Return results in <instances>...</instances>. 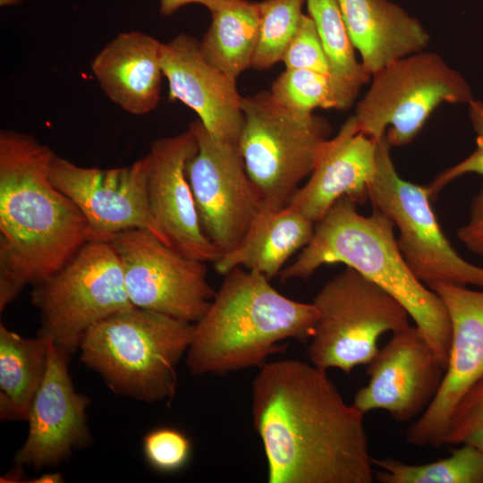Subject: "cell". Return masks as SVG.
Masks as SVG:
<instances>
[{"mask_svg": "<svg viewBox=\"0 0 483 483\" xmlns=\"http://www.w3.org/2000/svg\"><path fill=\"white\" fill-rule=\"evenodd\" d=\"M111 242L134 307L192 324L208 310L216 292L206 262L182 255L142 229L122 232Z\"/></svg>", "mask_w": 483, "mask_h": 483, "instance_id": "11", "label": "cell"}, {"mask_svg": "<svg viewBox=\"0 0 483 483\" xmlns=\"http://www.w3.org/2000/svg\"><path fill=\"white\" fill-rule=\"evenodd\" d=\"M147 166L146 156L129 166L100 169L55 155L50 179L84 216L89 242H111L122 232L142 229L165 243L149 208Z\"/></svg>", "mask_w": 483, "mask_h": 483, "instance_id": "13", "label": "cell"}, {"mask_svg": "<svg viewBox=\"0 0 483 483\" xmlns=\"http://www.w3.org/2000/svg\"><path fill=\"white\" fill-rule=\"evenodd\" d=\"M211 22L200 41L205 59L237 78L252 66L259 30L258 2L226 0L209 12Z\"/></svg>", "mask_w": 483, "mask_h": 483, "instance_id": "24", "label": "cell"}, {"mask_svg": "<svg viewBox=\"0 0 483 483\" xmlns=\"http://www.w3.org/2000/svg\"><path fill=\"white\" fill-rule=\"evenodd\" d=\"M48 340L28 338L0 324V419L27 421L44 380Z\"/></svg>", "mask_w": 483, "mask_h": 483, "instance_id": "23", "label": "cell"}, {"mask_svg": "<svg viewBox=\"0 0 483 483\" xmlns=\"http://www.w3.org/2000/svg\"><path fill=\"white\" fill-rule=\"evenodd\" d=\"M282 62L285 69L311 70L331 77L326 55L315 23L309 14L302 16Z\"/></svg>", "mask_w": 483, "mask_h": 483, "instance_id": "31", "label": "cell"}, {"mask_svg": "<svg viewBox=\"0 0 483 483\" xmlns=\"http://www.w3.org/2000/svg\"><path fill=\"white\" fill-rule=\"evenodd\" d=\"M189 127L198 150L187 164V177L203 230L224 255L242 241L264 208V200L237 143L216 138L199 120Z\"/></svg>", "mask_w": 483, "mask_h": 483, "instance_id": "12", "label": "cell"}, {"mask_svg": "<svg viewBox=\"0 0 483 483\" xmlns=\"http://www.w3.org/2000/svg\"><path fill=\"white\" fill-rule=\"evenodd\" d=\"M55 154L31 135L0 132V311L89 242L87 221L51 182Z\"/></svg>", "mask_w": 483, "mask_h": 483, "instance_id": "2", "label": "cell"}, {"mask_svg": "<svg viewBox=\"0 0 483 483\" xmlns=\"http://www.w3.org/2000/svg\"><path fill=\"white\" fill-rule=\"evenodd\" d=\"M252 420L269 483H371L364 413L326 370L298 360L266 362L253 379Z\"/></svg>", "mask_w": 483, "mask_h": 483, "instance_id": "1", "label": "cell"}, {"mask_svg": "<svg viewBox=\"0 0 483 483\" xmlns=\"http://www.w3.org/2000/svg\"><path fill=\"white\" fill-rule=\"evenodd\" d=\"M242 110L244 123L238 148L247 173L264 207L281 210L312 173L330 124L314 114L307 117L292 114L270 91L242 97Z\"/></svg>", "mask_w": 483, "mask_h": 483, "instance_id": "6", "label": "cell"}, {"mask_svg": "<svg viewBox=\"0 0 483 483\" xmlns=\"http://www.w3.org/2000/svg\"><path fill=\"white\" fill-rule=\"evenodd\" d=\"M40 313L38 335L72 354L86 332L131 304L119 257L111 242H88L61 268L33 285Z\"/></svg>", "mask_w": 483, "mask_h": 483, "instance_id": "8", "label": "cell"}, {"mask_svg": "<svg viewBox=\"0 0 483 483\" xmlns=\"http://www.w3.org/2000/svg\"><path fill=\"white\" fill-rule=\"evenodd\" d=\"M191 445L183 433L171 428L153 429L143 440L146 460L154 469L162 472L180 470L190 457Z\"/></svg>", "mask_w": 483, "mask_h": 483, "instance_id": "30", "label": "cell"}, {"mask_svg": "<svg viewBox=\"0 0 483 483\" xmlns=\"http://www.w3.org/2000/svg\"><path fill=\"white\" fill-rule=\"evenodd\" d=\"M394 225L373 209L362 216L348 196L338 199L316 223L313 236L296 260L279 273L282 282L308 279L324 265L342 263L394 297L447 366L451 322L440 297L411 272L397 245Z\"/></svg>", "mask_w": 483, "mask_h": 483, "instance_id": "3", "label": "cell"}, {"mask_svg": "<svg viewBox=\"0 0 483 483\" xmlns=\"http://www.w3.org/2000/svg\"><path fill=\"white\" fill-rule=\"evenodd\" d=\"M350 39L371 76L423 51L430 36L422 23L389 0H336Z\"/></svg>", "mask_w": 483, "mask_h": 483, "instance_id": "21", "label": "cell"}, {"mask_svg": "<svg viewBox=\"0 0 483 483\" xmlns=\"http://www.w3.org/2000/svg\"><path fill=\"white\" fill-rule=\"evenodd\" d=\"M456 235L470 251L483 257V184L472 199L468 222Z\"/></svg>", "mask_w": 483, "mask_h": 483, "instance_id": "33", "label": "cell"}, {"mask_svg": "<svg viewBox=\"0 0 483 483\" xmlns=\"http://www.w3.org/2000/svg\"><path fill=\"white\" fill-rule=\"evenodd\" d=\"M392 334L367 364L369 380L356 392L352 404L364 414L383 410L405 423L432 402L446 368L415 325Z\"/></svg>", "mask_w": 483, "mask_h": 483, "instance_id": "14", "label": "cell"}, {"mask_svg": "<svg viewBox=\"0 0 483 483\" xmlns=\"http://www.w3.org/2000/svg\"><path fill=\"white\" fill-rule=\"evenodd\" d=\"M162 44L141 31H124L93 58L92 73L106 96L124 112L143 115L160 98Z\"/></svg>", "mask_w": 483, "mask_h": 483, "instance_id": "20", "label": "cell"}, {"mask_svg": "<svg viewBox=\"0 0 483 483\" xmlns=\"http://www.w3.org/2000/svg\"><path fill=\"white\" fill-rule=\"evenodd\" d=\"M468 105L470 122L476 133V149L462 161L442 171L426 185L431 199L446 184L463 174L472 173L483 176V102L472 99Z\"/></svg>", "mask_w": 483, "mask_h": 483, "instance_id": "32", "label": "cell"}, {"mask_svg": "<svg viewBox=\"0 0 483 483\" xmlns=\"http://www.w3.org/2000/svg\"><path fill=\"white\" fill-rule=\"evenodd\" d=\"M161 67L168 81L170 99L191 108L216 138L238 144L244 115L236 79L205 59L200 41L181 33L163 43Z\"/></svg>", "mask_w": 483, "mask_h": 483, "instance_id": "18", "label": "cell"}, {"mask_svg": "<svg viewBox=\"0 0 483 483\" xmlns=\"http://www.w3.org/2000/svg\"><path fill=\"white\" fill-rule=\"evenodd\" d=\"M64 478L62 476L61 473H58V472H54V473H45V474H42L41 476L38 477V478H35V479H31V480H30L29 482H33V483H60V482H64Z\"/></svg>", "mask_w": 483, "mask_h": 483, "instance_id": "35", "label": "cell"}, {"mask_svg": "<svg viewBox=\"0 0 483 483\" xmlns=\"http://www.w3.org/2000/svg\"><path fill=\"white\" fill-rule=\"evenodd\" d=\"M22 469L23 467L16 465V468L1 478V482H22V480H21L24 479Z\"/></svg>", "mask_w": 483, "mask_h": 483, "instance_id": "36", "label": "cell"}, {"mask_svg": "<svg viewBox=\"0 0 483 483\" xmlns=\"http://www.w3.org/2000/svg\"><path fill=\"white\" fill-rule=\"evenodd\" d=\"M22 1L23 0H0V6L1 7L13 6L21 3Z\"/></svg>", "mask_w": 483, "mask_h": 483, "instance_id": "37", "label": "cell"}, {"mask_svg": "<svg viewBox=\"0 0 483 483\" xmlns=\"http://www.w3.org/2000/svg\"><path fill=\"white\" fill-rule=\"evenodd\" d=\"M377 141L358 131L351 115L334 138L322 143L308 182L289 205L316 224L343 196L366 203L377 174Z\"/></svg>", "mask_w": 483, "mask_h": 483, "instance_id": "19", "label": "cell"}, {"mask_svg": "<svg viewBox=\"0 0 483 483\" xmlns=\"http://www.w3.org/2000/svg\"><path fill=\"white\" fill-rule=\"evenodd\" d=\"M205 314L193 323L186 364L195 375L224 376L258 367L284 352L282 342L310 340L318 322L313 303L277 292L263 274L234 267Z\"/></svg>", "mask_w": 483, "mask_h": 483, "instance_id": "4", "label": "cell"}, {"mask_svg": "<svg viewBox=\"0 0 483 483\" xmlns=\"http://www.w3.org/2000/svg\"><path fill=\"white\" fill-rule=\"evenodd\" d=\"M270 92L280 105L298 116H309L316 108L339 109L331 77L311 70L285 69Z\"/></svg>", "mask_w": 483, "mask_h": 483, "instance_id": "28", "label": "cell"}, {"mask_svg": "<svg viewBox=\"0 0 483 483\" xmlns=\"http://www.w3.org/2000/svg\"><path fill=\"white\" fill-rule=\"evenodd\" d=\"M443 301L451 322V345L445 373L432 402L405 432L409 444L436 448L455 406L483 377V291L436 283L428 287Z\"/></svg>", "mask_w": 483, "mask_h": 483, "instance_id": "15", "label": "cell"}, {"mask_svg": "<svg viewBox=\"0 0 483 483\" xmlns=\"http://www.w3.org/2000/svg\"><path fill=\"white\" fill-rule=\"evenodd\" d=\"M445 444L470 445L483 451V377L455 406L444 437Z\"/></svg>", "mask_w": 483, "mask_h": 483, "instance_id": "29", "label": "cell"}, {"mask_svg": "<svg viewBox=\"0 0 483 483\" xmlns=\"http://www.w3.org/2000/svg\"><path fill=\"white\" fill-rule=\"evenodd\" d=\"M315 225L290 205L278 211L264 207L240 244L214 262L215 269L225 275L244 267L270 280L293 253L309 244Z\"/></svg>", "mask_w": 483, "mask_h": 483, "instance_id": "22", "label": "cell"}, {"mask_svg": "<svg viewBox=\"0 0 483 483\" xmlns=\"http://www.w3.org/2000/svg\"><path fill=\"white\" fill-rule=\"evenodd\" d=\"M192 330V323L133 307L92 326L81 341L80 360L115 394L168 404Z\"/></svg>", "mask_w": 483, "mask_h": 483, "instance_id": "5", "label": "cell"}, {"mask_svg": "<svg viewBox=\"0 0 483 483\" xmlns=\"http://www.w3.org/2000/svg\"><path fill=\"white\" fill-rule=\"evenodd\" d=\"M374 478L380 483H483V451L462 445L445 458L409 464L392 458H374Z\"/></svg>", "mask_w": 483, "mask_h": 483, "instance_id": "26", "label": "cell"}, {"mask_svg": "<svg viewBox=\"0 0 483 483\" xmlns=\"http://www.w3.org/2000/svg\"><path fill=\"white\" fill-rule=\"evenodd\" d=\"M226 0H159V11L164 16H170L189 4H200L209 12Z\"/></svg>", "mask_w": 483, "mask_h": 483, "instance_id": "34", "label": "cell"}, {"mask_svg": "<svg viewBox=\"0 0 483 483\" xmlns=\"http://www.w3.org/2000/svg\"><path fill=\"white\" fill-rule=\"evenodd\" d=\"M305 4L328 60L339 110H346L371 76L355 56L336 0H305Z\"/></svg>", "mask_w": 483, "mask_h": 483, "instance_id": "25", "label": "cell"}, {"mask_svg": "<svg viewBox=\"0 0 483 483\" xmlns=\"http://www.w3.org/2000/svg\"><path fill=\"white\" fill-rule=\"evenodd\" d=\"M365 96L353 115L358 131L391 146L411 143L442 104H469L467 80L436 53L402 57L371 75Z\"/></svg>", "mask_w": 483, "mask_h": 483, "instance_id": "7", "label": "cell"}, {"mask_svg": "<svg viewBox=\"0 0 483 483\" xmlns=\"http://www.w3.org/2000/svg\"><path fill=\"white\" fill-rule=\"evenodd\" d=\"M305 0L258 2L259 30L252 66L267 70L282 61L304 13Z\"/></svg>", "mask_w": 483, "mask_h": 483, "instance_id": "27", "label": "cell"}, {"mask_svg": "<svg viewBox=\"0 0 483 483\" xmlns=\"http://www.w3.org/2000/svg\"><path fill=\"white\" fill-rule=\"evenodd\" d=\"M47 340L46 375L30 410L28 436L14 455L15 465L36 470L57 466L92 443L86 414L90 401L74 388L71 354Z\"/></svg>", "mask_w": 483, "mask_h": 483, "instance_id": "17", "label": "cell"}, {"mask_svg": "<svg viewBox=\"0 0 483 483\" xmlns=\"http://www.w3.org/2000/svg\"><path fill=\"white\" fill-rule=\"evenodd\" d=\"M390 147L386 135L377 140V174L369 187V200L397 227V245L408 267L428 287L444 283L483 288V267L454 250L433 211L427 186L398 174Z\"/></svg>", "mask_w": 483, "mask_h": 483, "instance_id": "10", "label": "cell"}, {"mask_svg": "<svg viewBox=\"0 0 483 483\" xmlns=\"http://www.w3.org/2000/svg\"><path fill=\"white\" fill-rule=\"evenodd\" d=\"M197 150V138L190 127L152 142L146 155L148 204L169 247L185 257L214 263L222 253L203 230L186 172Z\"/></svg>", "mask_w": 483, "mask_h": 483, "instance_id": "16", "label": "cell"}, {"mask_svg": "<svg viewBox=\"0 0 483 483\" xmlns=\"http://www.w3.org/2000/svg\"><path fill=\"white\" fill-rule=\"evenodd\" d=\"M312 303L318 322L308 354L325 370L350 374L367 365L383 334L410 325V314L394 297L349 267L328 280Z\"/></svg>", "mask_w": 483, "mask_h": 483, "instance_id": "9", "label": "cell"}]
</instances>
